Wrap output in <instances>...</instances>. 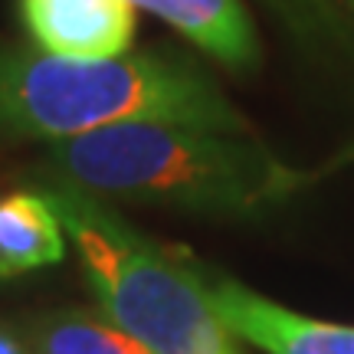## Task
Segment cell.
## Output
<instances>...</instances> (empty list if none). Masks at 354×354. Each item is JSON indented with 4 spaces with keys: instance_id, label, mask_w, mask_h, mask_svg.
Wrapping results in <instances>:
<instances>
[{
    "instance_id": "6da1fadb",
    "label": "cell",
    "mask_w": 354,
    "mask_h": 354,
    "mask_svg": "<svg viewBox=\"0 0 354 354\" xmlns=\"http://www.w3.org/2000/svg\"><path fill=\"white\" fill-rule=\"evenodd\" d=\"M39 177L99 201L174 207L203 216H259L312 180L253 135L177 122H131L56 141Z\"/></svg>"
},
{
    "instance_id": "7a4b0ae2",
    "label": "cell",
    "mask_w": 354,
    "mask_h": 354,
    "mask_svg": "<svg viewBox=\"0 0 354 354\" xmlns=\"http://www.w3.org/2000/svg\"><path fill=\"white\" fill-rule=\"evenodd\" d=\"M131 122L250 135V122L220 86L177 53L66 59L0 39V138L56 145Z\"/></svg>"
},
{
    "instance_id": "3957f363",
    "label": "cell",
    "mask_w": 354,
    "mask_h": 354,
    "mask_svg": "<svg viewBox=\"0 0 354 354\" xmlns=\"http://www.w3.org/2000/svg\"><path fill=\"white\" fill-rule=\"evenodd\" d=\"M33 184L59 214L115 328L151 354H240L233 331L207 299L197 259L154 243L86 190L39 174Z\"/></svg>"
},
{
    "instance_id": "277c9868",
    "label": "cell",
    "mask_w": 354,
    "mask_h": 354,
    "mask_svg": "<svg viewBox=\"0 0 354 354\" xmlns=\"http://www.w3.org/2000/svg\"><path fill=\"white\" fill-rule=\"evenodd\" d=\"M207 299L236 338L256 344L266 354H354V328L318 322V318L289 312L263 299L243 282L223 276L220 269L197 263Z\"/></svg>"
},
{
    "instance_id": "5b68a950",
    "label": "cell",
    "mask_w": 354,
    "mask_h": 354,
    "mask_svg": "<svg viewBox=\"0 0 354 354\" xmlns=\"http://www.w3.org/2000/svg\"><path fill=\"white\" fill-rule=\"evenodd\" d=\"M33 46L66 59L125 56L135 39L128 0H17Z\"/></svg>"
},
{
    "instance_id": "8992f818",
    "label": "cell",
    "mask_w": 354,
    "mask_h": 354,
    "mask_svg": "<svg viewBox=\"0 0 354 354\" xmlns=\"http://www.w3.org/2000/svg\"><path fill=\"white\" fill-rule=\"evenodd\" d=\"M131 7L161 17L197 50L233 73L259 66V37L243 0H128Z\"/></svg>"
},
{
    "instance_id": "52a82bcc",
    "label": "cell",
    "mask_w": 354,
    "mask_h": 354,
    "mask_svg": "<svg viewBox=\"0 0 354 354\" xmlns=\"http://www.w3.org/2000/svg\"><path fill=\"white\" fill-rule=\"evenodd\" d=\"M66 246L63 220L37 184L0 197V282L63 263Z\"/></svg>"
},
{
    "instance_id": "ba28073f",
    "label": "cell",
    "mask_w": 354,
    "mask_h": 354,
    "mask_svg": "<svg viewBox=\"0 0 354 354\" xmlns=\"http://www.w3.org/2000/svg\"><path fill=\"white\" fill-rule=\"evenodd\" d=\"M26 335L30 354H151L145 344L115 328L112 322H102L99 315L79 308L33 318Z\"/></svg>"
},
{
    "instance_id": "9c48e42d",
    "label": "cell",
    "mask_w": 354,
    "mask_h": 354,
    "mask_svg": "<svg viewBox=\"0 0 354 354\" xmlns=\"http://www.w3.org/2000/svg\"><path fill=\"white\" fill-rule=\"evenodd\" d=\"M263 3L305 46L354 53V26L335 0H263Z\"/></svg>"
},
{
    "instance_id": "30bf717a",
    "label": "cell",
    "mask_w": 354,
    "mask_h": 354,
    "mask_svg": "<svg viewBox=\"0 0 354 354\" xmlns=\"http://www.w3.org/2000/svg\"><path fill=\"white\" fill-rule=\"evenodd\" d=\"M0 354H30V348H26L20 338H13L10 331L0 325Z\"/></svg>"
},
{
    "instance_id": "8fae6325",
    "label": "cell",
    "mask_w": 354,
    "mask_h": 354,
    "mask_svg": "<svg viewBox=\"0 0 354 354\" xmlns=\"http://www.w3.org/2000/svg\"><path fill=\"white\" fill-rule=\"evenodd\" d=\"M344 7H348V10H354V0H342Z\"/></svg>"
},
{
    "instance_id": "7c38bea8",
    "label": "cell",
    "mask_w": 354,
    "mask_h": 354,
    "mask_svg": "<svg viewBox=\"0 0 354 354\" xmlns=\"http://www.w3.org/2000/svg\"><path fill=\"white\" fill-rule=\"evenodd\" d=\"M344 158H348V161H351V158H354V151H348V154H344Z\"/></svg>"
}]
</instances>
